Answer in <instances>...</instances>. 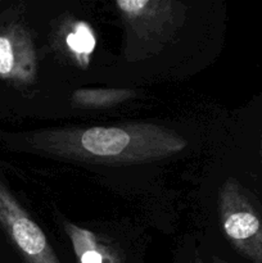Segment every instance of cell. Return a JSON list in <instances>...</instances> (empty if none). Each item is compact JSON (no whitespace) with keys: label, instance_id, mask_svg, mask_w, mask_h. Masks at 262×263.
I'll list each match as a JSON object with an SVG mask.
<instances>
[{"label":"cell","instance_id":"cell-1","mask_svg":"<svg viewBox=\"0 0 262 263\" xmlns=\"http://www.w3.org/2000/svg\"><path fill=\"white\" fill-rule=\"evenodd\" d=\"M30 145L44 154L102 164L159 161L186 148V139L154 123L49 128L35 133Z\"/></svg>","mask_w":262,"mask_h":263},{"label":"cell","instance_id":"cell-2","mask_svg":"<svg viewBox=\"0 0 262 263\" xmlns=\"http://www.w3.org/2000/svg\"><path fill=\"white\" fill-rule=\"evenodd\" d=\"M218 212L233 248L252 263H262V215L236 179L229 177L221 186Z\"/></svg>","mask_w":262,"mask_h":263},{"label":"cell","instance_id":"cell-3","mask_svg":"<svg viewBox=\"0 0 262 263\" xmlns=\"http://www.w3.org/2000/svg\"><path fill=\"white\" fill-rule=\"evenodd\" d=\"M0 225L26 263H62L40 226L0 179Z\"/></svg>","mask_w":262,"mask_h":263},{"label":"cell","instance_id":"cell-4","mask_svg":"<svg viewBox=\"0 0 262 263\" xmlns=\"http://www.w3.org/2000/svg\"><path fill=\"white\" fill-rule=\"evenodd\" d=\"M125 20L128 33L133 32L145 43L169 37L181 23L184 5L175 2L130 0L116 3Z\"/></svg>","mask_w":262,"mask_h":263},{"label":"cell","instance_id":"cell-5","mask_svg":"<svg viewBox=\"0 0 262 263\" xmlns=\"http://www.w3.org/2000/svg\"><path fill=\"white\" fill-rule=\"evenodd\" d=\"M36 71V55L30 35L15 25L0 31V77L28 84L35 80Z\"/></svg>","mask_w":262,"mask_h":263},{"label":"cell","instance_id":"cell-6","mask_svg":"<svg viewBox=\"0 0 262 263\" xmlns=\"http://www.w3.org/2000/svg\"><path fill=\"white\" fill-rule=\"evenodd\" d=\"M63 228L80 263H112L107 251L98 243L91 231L79 228L72 222H64Z\"/></svg>","mask_w":262,"mask_h":263},{"label":"cell","instance_id":"cell-7","mask_svg":"<svg viewBox=\"0 0 262 263\" xmlns=\"http://www.w3.org/2000/svg\"><path fill=\"white\" fill-rule=\"evenodd\" d=\"M135 97L127 89H81L71 95L72 105L79 108H108Z\"/></svg>","mask_w":262,"mask_h":263},{"label":"cell","instance_id":"cell-8","mask_svg":"<svg viewBox=\"0 0 262 263\" xmlns=\"http://www.w3.org/2000/svg\"><path fill=\"white\" fill-rule=\"evenodd\" d=\"M67 43L74 53L80 54H89L94 48V37L86 27L77 28L68 36Z\"/></svg>","mask_w":262,"mask_h":263},{"label":"cell","instance_id":"cell-9","mask_svg":"<svg viewBox=\"0 0 262 263\" xmlns=\"http://www.w3.org/2000/svg\"><path fill=\"white\" fill-rule=\"evenodd\" d=\"M210 263H226V262L222 261V259H220V258H213Z\"/></svg>","mask_w":262,"mask_h":263},{"label":"cell","instance_id":"cell-10","mask_svg":"<svg viewBox=\"0 0 262 263\" xmlns=\"http://www.w3.org/2000/svg\"><path fill=\"white\" fill-rule=\"evenodd\" d=\"M189 263H204V262H203L200 258H194V259H192Z\"/></svg>","mask_w":262,"mask_h":263},{"label":"cell","instance_id":"cell-11","mask_svg":"<svg viewBox=\"0 0 262 263\" xmlns=\"http://www.w3.org/2000/svg\"><path fill=\"white\" fill-rule=\"evenodd\" d=\"M259 153H261V161H262V133H261V140H259Z\"/></svg>","mask_w":262,"mask_h":263}]
</instances>
